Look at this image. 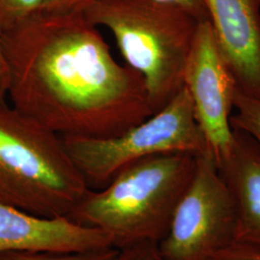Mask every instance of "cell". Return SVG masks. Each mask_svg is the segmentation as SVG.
I'll return each mask as SVG.
<instances>
[{
    "mask_svg": "<svg viewBox=\"0 0 260 260\" xmlns=\"http://www.w3.org/2000/svg\"><path fill=\"white\" fill-rule=\"evenodd\" d=\"M2 39L11 105L60 136L112 137L154 114L144 77L83 11H42Z\"/></svg>",
    "mask_w": 260,
    "mask_h": 260,
    "instance_id": "obj_1",
    "label": "cell"
},
{
    "mask_svg": "<svg viewBox=\"0 0 260 260\" xmlns=\"http://www.w3.org/2000/svg\"><path fill=\"white\" fill-rule=\"evenodd\" d=\"M196 156L161 153L122 168L102 188H89L68 216L106 234L112 247L160 241L194 175Z\"/></svg>",
    "mask_w": 260,
    "mask_h": 260,
    "instance_id": "obj_2",
    "label": "cell"
},
{
    "mask_svg": "<svg viewBox=\"0 0 260 260\" xmlns=\"http://www.w3.org/2000/svg\"><path fill=\"white\" fill-rule=\"evenodd\" d=\"M84 14L95 26L111 32L125 64L144 77L153 113L182 89L202 20L158 0H92Z\"/></svg>",
    "mask_w": 260,
    "mask_h": 260,
    "instance_id": "obj_3",
    "label": "cell"
},
{
    "mask_svg": "<svg viewBox=\"0 0 260 260\" xmlns=\"http://www.w3.org/2000/svg\"><path fill=\"white\" fill-rule=\"evenodd\" d=\"M89 187L60 135L0 103V203L44 217H68Z\"/></svg>",
    "mask_w": 260,
    "mask_h": 260,
    "instance_id": "obj_4",
    "label": "cell"
},
{
    "mask_svg": "<svg viewBox=\"0 0 260 260\" xmlns=\"http://www.w3.org/2000/svg\"><path fill=\"white\" fill-rule=\"evenodd\" d=\"M61 138L91 189L106 185L122 168L142 158L171 152L200 155L210 150L184 87L159 111L119 135Z\"/></svg>",
    "mask_w": 260,
    "mask_h": 260,
    "instance_id": "obj_5",
    "label": "cell"
},
{
    "mask_svg": "<svg viewBox=\"0 0 260 260\" xmlns=\"http://www.w3.org/2000/svg\"><path fill=\"white\" fill-rule=\"evenodd\" d=\"M236 228L233 196L207 150L196 156L191 182L158 249L165 260H212L236 241Z\"/></svg>",
    "mask_w": 260,
    "mask_h": 260,
    "instance_id": "obj_6",
    "label": "cell"
},
{
    "mask_svg": "<svg viewBox=\"0 0 260 260\" xmlns=\"http://www.w3.org/2000/svg\"><path fill=\"white\" fill-rule=\"evenodd\" d=\"M183 87L196 121L218 163L233 142L234 93L237 84L214 34L209 19L200 21L186 62Z\"/></svg>",
    "mask_w": 260,
    "mask_h": 260,
    "instance_id": "obj_7",
    "label": "cell"
},
{
    "mask_svg": "<svg viewBox=\"0 0 260 260\" xmlns=\"http://www.w3.org/2000/svg\"><path fill=\"white\" fill-rule=\"evenodd\" d=\"M208 19L237 87L260 98V0H205Z\"/></svg>",
    "mask_w": 260,
    "mask_h": 260,
    "instance_id": "obj_8",
    "label": "cell"
},
{
    "mask_svg": "<svg viewBox=\"0 0 260 260\" xmlns=\"http://www.w3.org/2000/svg\"><path fill=\"white\" fill-rule=\"evenodd\" d=\"M113 248L106 234L68 217H44L0 203V252L86 251Z\"/></svg>",
    "mask_w": 260,
    "mask_h": 260,
    "instance_id": "obj_9",
    "label": "cell"
},
{
    "mask_svg": "<svg viewBox=\"0 0 260 260\" xmlns=\"http://www.w3.org/2000/svg\"><path fill=\"white\" fill-rule=\"evenodd\" d=\"M233 129L228 153L217 164L236 209V241L260 247V147L250 135Z\"/></svg>",
    "mask_w": 260,
    "mask_h": 260,
    "instance_id": "obj_10",
    "label": "cell"
},
{
    "mask_svg": "<svg viewBox=\"0 0 260 260\" xmlns=\"http://www.w3.org/2000/svg\"><path fill=\"white\" fill-rule=\"evenodd\" d=\"M233 107L236 111L231 117L232 127L250 135L260 147V98L235 90Z\"/></svg>",
    "mask_w": 260,
    "mask_h": 260,
    "instance_id": "obj_11",
    "label": "cell"
},
{
    "mask_svg": "<svg viewBox=\"0 0 260 260\" xmlns=\"http://www.w3.org/2000/svg\"><path fill=\"white\" fill-rule=\"evenodd\" d=\"M115 248L86 251H11L0 252V260H111Z\"/></svg>",
    "mask_w": 260,
    "mask_h": 260,
    "instance_id": "obj_12",
    "label": "cell"
},
{
    "mask_svg": "<svg viewBox=\"0 0 260 260\" xmlns=\"http://www.w3.org/2000/svg\"><path fill=\"white\" fill-rule=\"evenodd\" d=\"M43 11V0H0V30L9 31Z\"/></svg>",
    "mask_w": 260,
    "mask_h": 260,
    "instance_id": "obj_13",
    "label": "cell"
},
{
    "mask_svg": "<svg viewBox=\"0 0 260 260\" xmlns=\"http://www.w3.org/2000/svg\"><path fill=\"white\" fill-rule=\"evenodd\" d=\"M111 260H165L156 242H140L118 249Z\"/></svg>",
    "mask_w": 260,
    "mask_h": 260,
    "instance_id": "obj_14",
    "label": "cell"
},
{
    "mask_svg": "<svg viewBox=\"0 0 260 260\" xmlns=\"http://www.w3.org/2000/svg\"><path fill=\"white\" fill-rule=\"evenodd\" d=\"M212 260H260V247L234 242L219 251Z\"/></svg>",
    "mask_w": 260,
    "mask_h": 260,
    "instance_id": "obj_15",
    "label": "cell"
},
{
    "mask_svg": "<svg viewBox=\"0 0 260 260\" xmlns=\"http://www.w3.org/2000/svg\"><path fill=\"white\" fill-rule=\"evenodd\" d=\"M92 0H43V11L47 13H69L83 11Z\"/></svg>",
    "mask_w": 260,
    "mask_h": 260,
    "instance_id": "obj_16",
    "label": "cell"
},
{
    "mask_svg": "<svg viewBox=\"0 0 260 260\" xmlns=\"http://www.w3.org/2000/svg\"><path fill=\"white\" fill-rule=\"evenodd\" d=\"M168 4L175 5L194 16L199 20L208 19L205 0H158Z\"/></svg>",
    "mask_w": 260,
    "mask_h": 260,
    "instance_id": "obj_17",
    "label": "cell"
},
{
    "mask_svg": "<svg viewBox=\"0 0 260 260\" xmlns=\"http://www.w3.org/2000/svg\"><path fill=\"white\" fill-rule=\"evenodd\" d=\"M9 67L4 51L2 32L0 30V103H8L9 93Z\"/></svg>",
    "mask_w": 260,
    "mask_h": 260,
    "instance_id": "obj_18",
    "label": "cell"
}]
</instances>
